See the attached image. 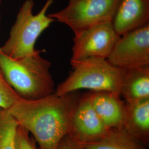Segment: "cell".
<instances>
[{
  "label": "cell",
  "mask_w": 149,
  "mask_h": 149,
  "mask_svg": "<svg viewBox=\"0 0 149 149\" xmlns=\"http://www.w3.org/2000/svg\"><path fill=\"white\" fill-rule=\"evenodd\" d=\"M77 91L53 93L34 100L21 97L7 111L34 139L39 149H55L68 133L69 120Z\"/></svg>",
  "instance_id": "1"
},
{
  "label": "cell",
  "mask_w": 149,
  "mask_h": 149,
  "mask_svg": "<svg viewBox=\"0 0 149 149\" xmlns=\"http://www.w3.org/2000/svg\"><path fill=\"white\" fill-rule=\"evenodd\" d=\"M38 50L32 55L13 59L0 50V70L8 84L22 98L34 100L54 93L51 63Z\"/></svg>",
  "instance_id": "2"
},
{
  "label": "cell",
  "mask_w": 149,
  "mask_h": 149,
  "mask_svg": "<svg viewBox=\"0 0 149 149\" xmlns=\"http://www.w3.org/2000/svg\"><path fill=\"white\" fill-rule=\"evenodd\" d=\"M70 64L72 70L55 88L56 95H63L83 89L110 91L119 95L124 69L113 66L107 59L98 58L70 60Z\"/></svg>",
  "instance_id": "3"
},
{
  "label": "cell",
  "mask_w": 149,
  "mask_h": 149,
  "mask_svg": "<svg viewBox=\"0 0 149 149\" xmlns=\"http://www.w3.org/2000/svg\"><path fill=\"white\" fill-rule=\"evenodd\" d=\"M54 0H47L37 14H33V0H26L19 8L10 36L0 50L13 59H19L34 53L38 38L55 21L47 15Z\"/></svg>",
  "instance_id": "4"
},
{
  "label": "cell",
  "mask_w": 149,
  "mask_h": 149,
  "mask_svg": "<svg viewBox=\"0 0 149 149\" xmlns=\"http://www.w3.org/2000/svg\"><path fill=\"white\" fill-rule=\"evenodd\" d=\"M122 0H71L63 9L48 15L75 33L113 22Z\"/></svg>",
  "instance_id": "5"
},
{
  "label": "cell",
  "mask_w": 149,
  "mask_h": 149,
  "mask_svg": "<svg viewBox=\"0 0 149 149\" xmlns=\"http://www.w3.org/2000/svg\"><path fill=\"white\" fill-rule=\"evenodd\" d=\"M107 60L122 69L149 66V23L121 36Z\"/></svg>",
  "instance_id": "6"
},
{
  "label": "cell",
  "mask_w": 149,
  "mask_h": 149,
  "mask_svg": "<svg viewBox=\"0 0 149 149\" xmlns=\"http://www.w3.org/2000/svg\"><path fill=\"white\" fill-rule=\"evenodd\" d=\"M113 22H107L74 34L71 60L108 59L120 38Z\"/></svg>",
  "instance_id": "7"
},
{
  "label": "cell",
  "mask_w": 149,
  "mask_h": 149,
  "mask_svg": "<svg viewBox=\"0 0 149 149\" xmlns=\"http://www.w3.org/2000/svg\"><path fill=\"white\" fill-rule=\"evenodd\" d=\"M108 129L93 108L91 92L79 95L70 115L68 135L84 145L98 140Z\"/></svg>",
  "instance_id": "8"
},
{
  "label": "cell",
  "mask_w": 149,
  "mask_h": 149,
  "mask_svg": "<svg viewBox=\"0 0 149 149\" xmlns=\"http://www.w3.org/2000/svg\"><path fill=\"white\" fill-rule=\"evenodd\" d=\"M149 23V0H122L113 21L120 36Z\"/></svg>",
  "instance_id": "9"
},
{
  "label": "cell",
  "mask_w": 149,
  "mask_h": 149,
  "mask_svg": "<svg viewBox=\"0 0 149 149\" xmlns=\"http://www.w3.org/2000/svg\"><path fill=\"white\" fill-rule=\"evenodd\" d=\"M91 92V100L96 113L107 129L122 127L125 102L117 93Z\"/></svg>",
  "instance_id": "10"
},
{
  "label": "cell",
  "mask_w": 149,
  "mask_h": 149,
  "mask_svg": "<svg viewBox=\"0 0 149 149\" xmlns=\"http://www.w3.org/2000/svg\"><path fill=\"white\" fill-rule=\"evenodd\" d=\"M122 127L146 146L149 143V98L125 102Z\"/></svg>",
  "instance_id": "11"
},
{
  "label": "cell",
  "mask_w": 149,
  "mask_h": 149,
  "mask_svg": "<svg viewBox=\"0 0 149 149\" xmlns=\"http://www.w3.org/2000/svg\"><path fill=\"white\" fill-rule=\"evenodd\" d=\"M119 95L127 103L149 98V66L124 70Z\"/></svg>",
  "instance_id": "12"
},
{
  "label": "cell",
  "mask_w": 149,
  "mask_h": 149,
  "mask_svg": "<svg viewBox=\"0 0 149 149\" xmlns=\"http://www.w3.org/2000/svg\"><path fill=\"white\" fill-rule=\"evenodd\" d=\"M81 145L85 149H147L123 127L109 129L98 140Z\"/></svg>",
  "instance_id": "13"
},
{
  "label": "cell",
  "mask_w": 149,
  "mask_h": 149,
  "mask_svg": "<svg viewBox=\"0 0 149 149\" xmlns=\"http://www.w3.org/2000/svg\"><path fill=\"white\" fill-rule=\"evenodd\" d=\"M18 126L9 112L0 108V149H15V135Z\"/></svg>",
  "instance_id": "14"
},
{
  "label": "cell",
  "mask_w": 149,
  "mask_h": 149,
  "mask_svg": "<svg viewBox=\"0 0 149 149\" xmlns=\"http://www.w3.org/2000/svg\"><path fill=\"white\" fill-rule=\"evenodd\" d=\"M20 98L8 84L0 70V108L9 109Z\"/></svg>",
  "instance_id": "15"
},
{
  "label": "cell",
  "mask_w": 149,
  "mask_h": 149,
  "mask_svg": "<svg viewBox=\"0 0 149 149\" xmlns=\"http://www.w3.org/2000/svg\"><path fill=\"white\" fill-rule=\"evenodd\" d=\"M15 149H38L36 142L30 134L19 125L15 135Z\"/></svg>",
  "instance_id": "16"
},
{
  "label": "cell",
  "mask_w": 149,
  "mask_h": 149,
  "mask_svg": "<svg viewBox=\"0 0 149 149\" xmlns=\"http://www.w3.org/2000/svg\"><path fill=\"white\" fill-rule=\"evenodd\" d=\"M55 149H85L69 135L65 136Z\"/></svg>",
  "instance_id": "17"
},
{
  "label": "cell",
  "mask_w": 149,
  "mask_h": 149,
  "mask_svg": "<svg viewBox=\"0 0 149 149\" xmlns=\"http://www.w3.org/2000/svg\"><path fill=\"white\" fill-rule=\"evenodd\" d=\"M1 2H2V0H0V8H1ZM0 19H1V14H0Z\"/></svg>",
  "instance_id": "18"
},
{
  "label": "cell",
  "mask_w": 149,
  "mask_h": 149,
  "mask_svg": "<svg viewBox=\"0 0 149 149\" xmlns=\"http://www.w3.org/2000/svg\"><path fill=\"white\" fill-rule=\"evenodd\" d=\"M69 1H71V0H69Z\"/></svg>",
  "instance_id": "19"
}]
</instances>
